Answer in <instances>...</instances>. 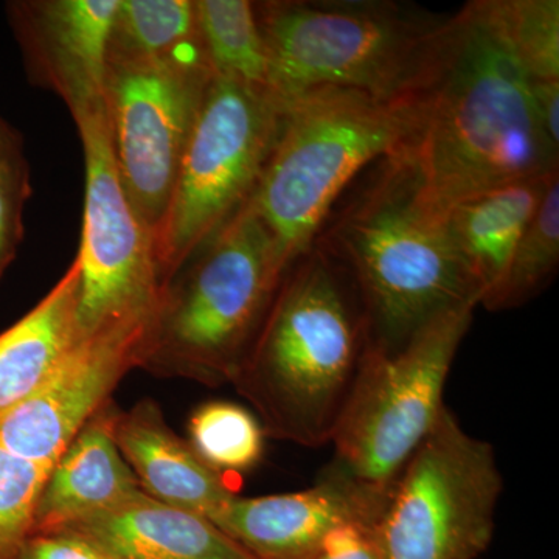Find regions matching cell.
Returning a JSON list of instances; mask_svg holds the SVG:
<instances>
[{"label":"cell","mask_w":559,"mask_h":559,"mask_svg":"<svg viewBox=\"0 0 559 559\" xmlns=\"http://www.w3.org/2000/svg\"><path fill=\"white\" fill-rule=\"evenodd\" d=\"M117 411L109 400L55 463L36 502L32 535L58 532L146 495L114 441Z\"/></svg>","instance_id":"2e32d148"},{"label":"cell","mask_w":559,"mask_h":559,"mask_svg":"<svg viewBox=\"0 0 559 559\" xmlns=\"http://www.w3.org/2000/svg\"><path fill=\"white\" fill-rule=\"evenodd\" d=\"M559 264V171L511 257L496 311L522 307L554 282Z\"/></svg>","instance_id":"7402d4cb"},{"label":"cell","mask_w":559,"mask_h":559,"mask_svg":"<svg viewBox=\"0 0 559 559\" xmlns=\"http://www.w3.org/2000/svg\"><path fill=\"white\" fill-rule=\"evenodd\" d=\"M112 437L140 487L151 498L210 518L234 499L235 491L168 425L154 400L117 411Z\"/></svg>","instance_id":"9a60e30c"},{"label":"cell","mask_w":559,"mask_h":559,"mask_svg":"<svg viewBox=\"0 0 559 559\" xmlns=\"http://www.w3.org/2000/svg\"><path fill=\"white\" fill-rule=\"evenodd\" d=\"M197 0H119L108 58H156L200 43Z\"/></svg>","instance_id":"44dd1931"},{"label":"cell","mask_w":559,"mask_h":559,"mask_svg":"<svg viewBox=\"0 0 559 559\" xmlns=\"http://www.w3.org/2000/svg\"><path fill=\"white\" fill-rule=\"evenodd\" d=\"M146 342L148 337L135 331L76 341L33 395L0 412V450L53 468L124 374L140 369Z\"/></svg>","instance_id":"7c38bea8"},{"label":"cell","mask_w":559,"mask_h":559,"mask_svg":"<svg viewBox=\"0 0 559 559\" xmlns=\"http://www.w3.org/2000/svg\"><path fill=\"white\" fill-rule=\"evenodd\" d=\"M286 270L249 201L162 290L140 369L231 384Z\"/></svg>","instance_id":"8992f818"},{"label":"cell","mask_w":559,"mask_h":559,"mask_svg":"<svg viewBox=\"0 0 559 559\" xmlns=\"http://www.w3.org/2000/svg\"><path fill=\"white\" fill-rule=\"evenodd\" d=\"M119 0H14L11 32L28 80L53 92L73 119L106 106L110 28Z\"/></svg>","instance_id":"4fadbf2b"},{"label":"cell","mask_w":559,"mask_h":559,"mask_svg":"<svg viewBox=\"0 0 559 559\" xmlns=\"http://www.w3.org/2000/svg\"><path fill=\"white\" fill-rule=\"evenodd\" d=\"M79 293L75 259L32 311L0 333V412L33 395L75 345Z\"/></svg>","instance_id":"d6986e66"},{"label":"cell","mask_w":559,"mask_h":559,"mask_svg":"<svg viewBox=\"0 0 559 559\" xmlns=\"http://www.w3.org/2000/svg\"><path fill=\"white\" fill-rule=\"evenodd\" d=\"M14 559H105L90 544L68 533L31 535Z\"/></svg>","instance_id":"4316f807"},{"label":"cell","mask_w":559,"mask_h":559,"mask_svg":"<svg viewBox=\"0 0 559 559\" xmlns=\"http://www.w3.org/2000/svg\"><path fill=\"white\" fill-rule=\"evenodd\" d=\"M530 80H559L558 0H489Z\"/></svg>","instance_id":"cb8c5ba5"},{"label":"cell","mask_w":559,"mask_h":559,"mask_svg":"<svg viewBox=\"0 0 559 559\" xmlns=\"http://www.w3.org/2000/svg\"><path fill=\"white\" fill-rule=\"evenodd\" d=\"M312 248L355 286L370 347L396 352L430 320L479 290L403 151L373 165L344 207H334Z\"/></svg>","instance_id":"7a4b0ae2"},{"label":"cell","mask_w":559,"mask_h":559,"mask_svg":"<svg viewBox=\"0 0 559 559\" xmlns=\"http://www.w3.org/2000/svg\"><path fill=\"white\" fill-rule=\"evenodd\" d=\"M476 304L437 316L396 352L367 344L334 429L330 468L384 496L444 411L443 393Z\"/></svg>","instance_id":"52a82bcc"},{"label":"cell","mask_w":559,"mask_h":559,"mask_svg":"<svg viewBox=\"0 0 559 559\" xmlns=\"http://www.w3.org/2000/svg\"><path fill=\"white\" fill-rule=\"evenodd\" d=\"M189 443L213 469L248 471L263 457L264 433L259 418L227 401H210L191 414Z\"/></svg>","instance_id":"603a6c76"},{"label":"cell","mask_w":559,"mask_h":559,"mask_svg":"<svg viewBox=\"0 0 559 559\" xmlns=\"http://www.w3.org/2000/svg\"><path fill=\"white\" fill-rule=\"evenodd\" d=\"M73 121L86 167L76 341L112 331L150 340L164 290L153 235L121 187L106 106Z\"/></svg>","instance_id":"8fae6325"},{"label":"cell","mask_w":559,"mask_h":559,"mask_svg":"<svg viewBox=\"0 0 559 559\" xmlns=\"http://www.w3.org/2000/svg\"><path fill=\"white\" fill-rule=\"evenodd\" d=\"M51 468L0 450V559H14L32 535L40 489Z\"/></svg>","instance_id":"484cf974"},{"label":"cell","mask_w":559,"mask_h":559,"mask_svg":"<svg viewBox=\"0 0 559 559\" xmlns=\"http://www.w3.org/2000/svg\"><path fill=\"white\" fill-rule=\"evenodd\" d=\"M55 533L84 540L105 559H255L207 518L148 495Z\"/></svg>","instance_id":"e0dca14e"},{"label":"cell","mask_w":559,"mask_h":559,"mask_svg":"<svg viewBox=\"0 0 559 559\" xmlns=\"http://www.w3.org/2000/svg\"><path fill=\"white\" fill-rule=\"evenodd\" d=\"M403 154L439 209L559 170V150L536 119L530 76L489 0L466 3L444 25Z\"/></svg>","instance_id":"6da1fadb"},{"label":"cell","mask_w":559,"mask_h":559,"mask_svg":"<svg viewBox=\"0 0 559 559\" xmlns=\"http://www.w3.org/2000/svg\"><path fill=\"white\" fill-rule=\"evenodd\" d=\"M280 103L277 140L249 204L289 270L312 249L342 193L378 160L406 148L417 92L380 98L318 90Z\"/></svg>","instance_id":"277c9868"},{"label":"cell","mask_w":559,"mask_h":559,"mask_svg":"<svg viewBox=\"0 0 559 559\" xmlns=\"http://www.w3.org/2000/svg\"><path fill=\"white\" fill-rule=\"evenodd\" d=\"M347 280L322 250L301 255L280 282L231 381L272 439L305 448L333 439L369 344Z\"/></svg>","instance_id":"3957f363"},{"label":"cell","mask_w":559,"mask_h":559,"mask_svg":"<svg viewBox=\"0 0 559 559\" xmlns=\"http://www.w3.org/2000/svg\"><path fill=\"white\" fill-rule=\"evenodd\" d=\"M255 11L278 102L318 90L414 95L450 20L390 0H272Z\"/></svg>","instance_id":"5b68a950"},{"label":"cell","mask_w":559,"mask_h":559,"mask_svg":"<svg viewBox=\"0 0 559 559\" xmlns=\"http://www.w3.org/2000/svg\"><path fill=\"white\" fill-rule=\"evenodd\" d=\"M280 121L282 103L267 87L213 75L156 237L164 288L250 200Z\"/></svg>","instance_id":"ba28073f"},{"label":"cell","mask_w":559,"mask_h":559,"mask_svg":"<svg viewBox=\"0 0 559 559\" xmlns=\"http://www.w3.org/2000/svg\"><path fill=\"white\" fill-rule=\"evenodd\" d=\"M558 171L492 187L441 209L448 237L488 311H496L518 241Z\"/></svg>","instance_id":"ac0fdd59"},{"label":"cell","mask_w":559,"mask_h":559,"mask_svg":"<svg viewBox=\"0 0 559 559\" xmlns=\"http://www.w3.org/2000/svg\"><path fill=\"white\" fill-rule=\"evenodd\" d=\"M212 79L201 40L165 57L108 58L105 98L114 160L154 245Z\"/></svg>","instance_id":"30bf717a"},{"label":"cell","mask_w":559,"mask_h":559,"mask_svg":"<svg viewBox=\"0 0 559 559\" xmlns=\"http://www.w3.org/2000/svg\"><path fill=\"white\" fill-rule=\"evenodd\" d=\"M314 559H384L370 525L353 524L331 533Z\"/></svg>","instance_id":"83f0119b"},{"label":"cell","mask_w":559,"mask_h":559,"mask_svg":"<svg viewBox=\"0 0 559 559\" xmlns=\"http://www.w3.org/2000/svg\"><path fill=\"white\" fill-rule=\"evenodd\" d=\"M384 498L330 466L304 491L235 496L210 521L255 559H314L342 527L373 524Z\"/></svg>","instance_id":"5bb4252c"},{"label":"cell","mask_w":559,"mask_h":559,"mask_svg":"<svg viewBox=\"0 0 559 559\" xmlns=\"http://www.w3.org/2000/svg\"><path fill=\"white\" fill-rule=\"evenodd\" d=\"M198 31L213 75L266 87L267 60L249 0H197Z\"/></svg>","instance_id":"ffe728a7"},{"label":"cell","mask_w":559,"mask_h":559,"mask_svg":"<svg viewBox=\"0 0 559 559\" xmlns=\"http://www.w3.org/2000/svg\"><path fill=\"white\" fill-rule=\"evenodd\" d=\"M530 90L540 130L559 150V80H530Z\"/></svg>","instance_id":"f1b7e54d"},{"label":"cell","mask_w":559,"mask_h":559,"mask_svg":"<svg viewBox=\"0 0 559 559\" xmlns=\"http://www.w3.org/2000/svg\"><path fill=\"white\" fill-rule=\"evenodd\" d=\"M503 489L495 448L448 407L385 489L371 533L384 559H477Z\"/></svg>","instance_id":"9c48e42d"},{"label":"cell","mask_w":559,"mask_h":559,"mask_svg":"<svg viewBox=\"0 0 559 559\" xmlns=\"http://www.w3.org/2000/svg\"><path fill=\"white\" fill-rule=\"evenodd\" d=\"M32 191L24 139L0 114V280L16 260L24 241L25 205Z\"/></svg>","instance_id":"d4e9b609"}]
</instances>
